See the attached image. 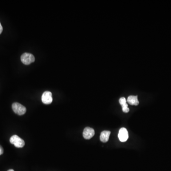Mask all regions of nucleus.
Masks as SVG:
<instances>
[{"instance_id":"f257e3e1","label":"nucleus","mask_w":171,"mask_h":171,"mask_svg":"<svg viewBox=\"0 0 171 171\" xmlns=\"http://www.w3.org/2000/svg\"><path fill=\"white\" fill-rule=\"evenodd\" d=\"M10 142L17 148H22L25 145L24 140L17 135H14L12 136L10 138Z\"/></svg>"},{"instance_id":"f03ea898","label":"nucleus","mask_w":171,"mask_h":171,"mask_svg":"<svg viewBox=\"0 0 171 171\" xmlns=\"http://www.w3.org/2000/svg\"><path fill=\"white\" fill-rule=\"evenodd\" d=\"M12 109L14 112L19 116L24 115L26 112V108L19 103H14L12 105Z\"/></svg>"},{"instance_id":"7ed1b4c3","label":"nucleus","mask_w":171,"mask_h":171,"mask_svg":"<svg viewBox=\"0 0 171 171\" xmlns=\"http://www.w3.org/2000/svg\"><path fill=\"white\" fill-rule=\"evenodd\" d=\"M21 61L25 65H29L35 61V57L31 53H24L21 56Z\"/></svg>"},{"instance_id":"20e7f679","label":"nucleus","mask_w":171,"mask_h":171,"mask_svg":"<svg viewBox=\"0 0 171 171\" xmlns=\"http://www.w3.org/2000/svg\"><path fill=\"white\" fill-rule=\"evenodd\" d=\"M42 100L43 103L44 104H50L52 103V93L50 91H45L43 93L42 97Z\"/></svg>"},{"instance_id":"39448f33","label":"nucleus","mask_w":171,"mask_h":171,"mask_svg":"<svg viewBox=\"0 0 171 171\" xmlns=\"http://www.w3.org/2000/svg\"><path fill=\"white\" fill-rule=\"evenodd\" d=\"M118 137L121 142H124L127 141L128 138V133L126 128L123 127L119 130Z\"/></svg>"},{"instance_id":"423d86ee","label":"nucleus","mask_w":171,"mask_h":171,"mask_svg":"<svg viewBox=\"0 0 171 171\" xmlns=\"http://www.w3.org/2000/svg\"><path fill=\"white\" fill-rule=\"evenodd\" d=\"M95 135V131L93 128L87 127L85 128L83 132V136L86 139H90Z\"/></svg>"},{"instance_id":"0eeeda50","label":"nucleus","mask_w":171,"mask_h":171,"mask_svg":"<svg viewBox=\"0 0 171 171\" xmlns=\"http://www.w3.org/2000/svg\"><path fill=\"white\" fill-rule=\"evenodd\" d=\"M110 131H104L102 132L100 136V139L101 142L106 143L109 141V138L110 135Z\"/></svg>"},{"instance_id":"6e6552de","label":"nucleus","mask_w":171,"mask_h":171,"mask_svg":"<svg viewBox=\"0 0 171 171\" xmlns=\"http://www.w3.org/2000/svg\"><path fill=\"white\" fill-rule=\"evenodd\" d=\"M119 103L122 107V110L125 113H128L129 111V109L128 108V105L126 103V100L125 97H122L119 99Z\"/></svg>"},{"instance_id":"1a4fd4ad","label":"nucleus","mask_w":171,"mask_h":171,"mask_svg":"<svg viewBox=\"0 0 171 171\" xmlns=\"http://www.w3.org/2000/svg\"><path fill=\"white\" fill-rule=\"evenodd\" d=\"M127 102L131 105H137L139 104L137 96H129L127 98Z\"/></svg>"},{"instance_id":"9d476101","label":"nucleus","mask_w":171,"mask_h":171,"mask_svg":"<svg viewBox=\"0 0 171 171\" xmlns=\"http://www.w3.org/2000/svg\"><path fill=\"white\" fill-rule=\"evenodd\" d=\"M3 153V148L2 147V146L0 145V156L2 155Z\"/></svg>"},{"instance_id":"9b49d317","label":"nucleus","mask_w":171,"mask_h":171,"mask_svg":"<svg viewBox=\"0 0 171 171\" xmlns=\"http://www.w3.org/2000/svg\"><path fill=\"white\" fill-rule=\"evenodd\" d=\"M3 30V28H2V26L1 23L0 22V34H2Z\"/></svg>"},{"instance_id":"f8f14e48","label":"nucleus","mask_w":171,"mask_h":171,"mask_svg":"<svg viewBox=\"0 0 171 171\" xmlns=\"http://www.w3.org/2000/svg\"><path fill=\"white\" fill-rule=\"evenodd\" d=\"M8 171H14V170H13V169H10V170H9Z\"/></svg>"}]
</instances>
